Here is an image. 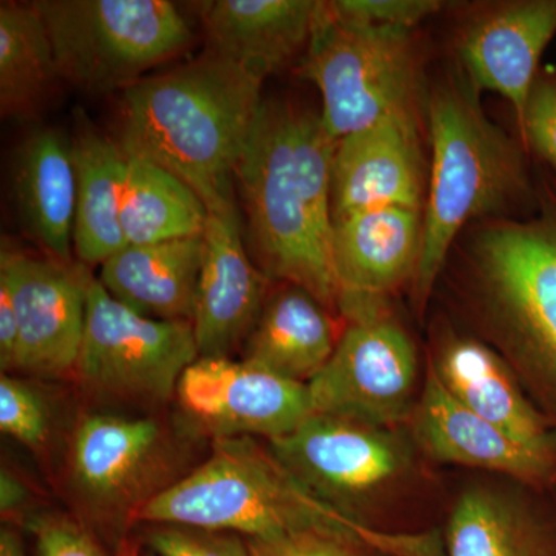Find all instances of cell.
Here are the masks:
<instances>
[{"mask_svg": "<svg viewBox=\"0 0 556 556\" xmlns=\"http://www.w3.org/2000/svg\"><path fill=\"white\" fill-rule=\"evenodd\" d=\"M0 556H27L20 532L11 526L0 529Z\"/></svg>", "mask_w": 556, "mask_h": 556, "instance_id": "36", "label": "cell"}, {"mask_svg": "<svg viewBox=\"0 0 556 556\" xmlns=\"http://www.w3.org/2000/svg\"><path fill=\"white\" fill-rule=\"evenodd\" d=\"M479 98L459 64L426 94L431 161L422 254L412 283L420 308L467 228L484 219L519 217L535 206L530 153L521 139L486 116Z\"/></svg>", "mask_w": 556, "mask_h": 556, "instance_id": "4", "label": "cell"}, {"mask_svg": "<svg viewBox=\"0 0 556 556\" xmlns=\"http://www.w3.org/2000/svg\"><path fill=\"white\" fill-rule=\"evenodd\" d=\"M193 331L200 357H229L266 302L268 277L247 251L237 201L208 208Z\"/></svg>", "mask_w": 556, "mask_h": 556, "instance_id": "16", "label": "cell"}, {"mask_svg": "<svg viewBox=\"0 0 556 556\" xmlns=\"http://www.w3.org/2000/svg\"><path fill=\"white\" fill-rule=\"evenodd\" d=\"M430 368L463 407L527 447L556 456V431L526 396L503 354L470 336L445 332Z\"/></svg>", "mask_w": 556, "mask_h": 556, "instance_id": "18", "label": "cell"}, {"mask_svg": "<svg viewBox=\"0 0 556 556\" xmlns=\"http://www.w3.org/2000/svg\"><path fill=\"white\" fill-rule=\"evenodd\" d=\"M175 452L155 419L91 413L70 447V478L100 521L126 527L153 497L175 484Z\"/></svg>", "mask_w": 556, "mask_h": 556, "instance_id": "10", "label": "cell"}, {"mask_svg": "<svg viewBox=\"0 0 556 556\" xmlns=\"http://www.w3.org/2000/svg\"><path fill=\"white\" fill-rule=\"evenodd\" d=\"M445 556H556V532L514 496L478 485L453 506Z\"/></svg>", "mask_w": 556, "mask_h": 556, "instance_id": "25", "label": "cell"}, {"mask_svg": "<svg viewBox=\"0 0 556 556\" xmlns=\"http://www.w3.org/2000/svg\"><path fill=\"white\" fill-rule=\"evenodd\" d=\"M13 193L25 230L51 258L70 265L76 215L72 139L54 129L31 131L14 155Z\"/></svg>", "mask_w": 556, "mask_h": 556, "instance_id": "22", "label": "cell"}, {"mask_svg": "<svg viewBox=\"0 0 556 556\" xmlns=\"http://www.w3.org/2000/svg\"><path fill=\"white\" fill-rule=\"evenodd\" d=\"M76 172L73 248L84 265H102L127 247L121 228V203L129 156L100 131L78 124L72 138Z\"/></svg>", "mask_w": 556, "mask_h": 556, "instance_id": "24", "label": "cell"}, {"mask_svg": "<svg viewBox=\"0 0 556 556\" xmlns=\"http://www.w3.org/2000/svg\"><path fill=\"white\" fill-rule=\"evenodd\" d=\"M329 3L332 11L345 20L405 30H415L420 22L450 5L441 0H336Z\"/></svg>", "mask_w": 556, "mask_h": 556, "instance_id": "32", "label": "cell"}, {"mask_svg": "<svg viewBox=\"0 0 556 556\" xmlns=\"http://www.w3.org/2000/svg\"><path fill=\"white\" fill-rule=\"evenodd\" d=\"M336 148L320 112L269 98L236 172L258 268L306 289L328 309L339 308L331 211Z\"/></svg>", "mask_w": 556, "mask_h": 556, "instance_id": "1", "label": "cell"}, {"mask_svg": "<svg viewBox=\"0 0 556 556\" xmlns=\"http://www.w3.org/2000/svg\"><path fill=\"white\" fill-rule=\"evenodd\" d=\"M427 188L422 116H387L339 139L332 161V223L368 208L424 211Z\"/></svg>", "mask_w": 556, "mask_h": 556, "instance_id": "15", "label": "cell"}, {"mask_svg": "<svg viewBox=\"0 0 556 556\" xmlns=\"http://www.w3.org/2000/svg\"><path fill=\"white\" fill-rule=\"evenodd\" d=\"M535 174V206L475 223L453 249L478 327L555 420L556 172Z\"/></svg>", "mask_w": 556, "mask_h": 556, "instance_id": "5", "label": "cell"}, {"mask_svg": "<svg viewBox=\"0 0 556 556\" xmlns=\"http://www.w3.org/2000/svg\"><path fill=\"white\" fill-rule=\"evenodd\" d=\"M50 408L40 391L10 375L0 378V431L30 450L50 438Z\"/></svg>", "mask_w": 556, "mask_h": 556, "instance_id": "28", "label": "cell"}, {"mask_svg": "<svg viewBox=\"0 0 556 556\" xmlns=\"http://www.w3.org/2000/svg\"><path fill=\"white\" fill-rule=\"evenodd\" d=\"M409 420L416 448L437 463L482 468L536 486L556 479V456L527 447L463 407L430 367Z\"/></svg>", "mask_w": 556, "mask_h": 556, "instance_id": "17", "label": "cell"}, {"mask_svg": "<svg viewBox=\"0 0 556 556\" xmlns=\"http://www.w3.org/2000/svg\"><path fill=\"white\" fill-rule=\"evenodd\" d=\"M20 324L9 283L0 277V367L9 375L16 369Z\"/></svg>", "mask_w": 556, "mask_h": 556, "instance_id": "34", "label": "cell"}, {"mask_svg": "<svg viewBox=\"0 0 556 556\" xmlns=\"http://www.w3.org/2000/svg\"><path fill=\"white\" fill-rule=\"evenodd\" d=\"M424 244V211L378 207L334 222L332 258L339 303L386 300L413 283Z\"/></svg>", "mask_w": 556, "mask_h": 556, "instance_id": "19", "label": "cell"}, {"mask_svg": "<svg viewBox=\"0 0 556 556\" xmlns=\"http://www.w3.org/2000/svg\"><path fill=\"white\" fill-rule=\"evenodd\" d=\"M200 357L190 321L144 317L113 299L98 278L87 291L86 329L76 371L105 396L166 402Z\"/></svg>", "mask_w": 556, "mask_h": 556, "instance_id": "9", "label": "cell"}, {"mask_svg": "<svg viewBox=\"0 0 556 556\" xmlns=\"http://www.w3.org/2000/svg\"><path fill=\"white\" fill-rule=\"evenodd\" d=\"M298 72L320 91L321 121L338 141L390 115L422 116L415 30L345 20L321 2Z\"/></svg>", "mask_w": 556, "mask_h": 556, "instance_id": "6", "label": "cell"}, {"mask_svg": "<svg viewBox=\"0 0 556 556\" xmlns=\"http://www.w3.org/2000/svg\"><path fill=\"white\" fill-rule=\"evenodd\" d=\"M556 36V0L479 3L457 33V64L471 86L510 104L517 134L541 58Z\"/></svg>", "mask_w": 556, "mask_h": 556, "instance_id": "14", "label": "cell"}, {"mask_svg": "<svg viewBox=\"0 0 556 556\" xmlns=\"http://www.w3.org/2000/svg\"><path fill=\"white\" fill-rule=\"evenodd\" d=\"M339 339L327 306L306 289L287 283L266 299L244 340L243 361L309 383L328 364Z\"/></svg>", "mask_w": 556, "mask_h": 556, "instance_id": "23", "label": "cell"}, {"mask_svg": "<svg viewBox=\"0 0 556 556\" xmlns=\"http://www.w3.org/2000/svg\"><path fill=\"white\" fill-rule=\"evenodd\" d=\"M61 79L91 93L135 86L192 43L167 0H38Z\"/></svg>", "mask_w": 556, "mask_h": 556, "instance_id": "7", "label": "cell"}, {"mask_svg": "<svg viewBox=\"0 0 556 556\" xmlns=\"http://www.w3.org/2000/svg\"><path fill=\"white\" fill-rule=\"evenodd\" d=\"M203 257V236L129 244L102 263L98 280L141 316L192 324Z\"/></svg>", "mask_w": 556, "mask_h": 556, "instance_id": "21", "label": "cell"}, {"mask_svg": "<svg viewBox=\"0 0 556 556\" xmlns=\"http://www.w3.org/2000/svg\"><path fill=\"white\" fill-rule=\"evenodd\" d=\"M412 441L394 428L314 413L294 433L268 445L311 492L364 519L357 508L412 467L416 447Z\"/></svg>", "mask_w": 556, "mask_h": 556, "instance_id": "11", "label": "cell"}, {"mask_svg": "<svg viewBox=\"0 0 556 556\" xmlns=\"http://www.w3.org/2000/svg\"><path fill=\"white\" fill-rule=\"evenodd\" d=\"M265 76L201 54L123 91L119 146L188 182L208 208L236 200L233 185L254 129Z\"/></svg>", "mask_w": 556, "mask_h": 556, "instance_id": "2", "label": "cell"}, {"mask_svg": "<svg viewBox=\"0 0 556 556\" xmlns=\"http://www.w3.org/2000/svg\"><path fill=\"white\" fill-rule=\"evenodd\" d=\"M0 277L9 283L17 324V371L61 376L76 369L91 280L84 268L3 249Z\"/></svg>", "mask_w": 556, "mask_h": 556, "instance_id": "13", "label": "cell"}, {"mask_svg": "<svg viewBox=\"0 0 556 556\" xmlns=\"http://www.w3.org/2000/svg\"><path fill=\"white\" fill-rule=\"evenodd\" d=\"M175 396L193 426L214 441H276L314 415L308 383L229 357L197 358L179 379Z\"/></svg>", "mask_w": 556, "mask_h": 556, "instance_id": "12", "label": "cell"}, {"mask_svg": "<svg viewBox=\"0 0 556 556\" xmlns=\"http://www.w3.org/2000/svg\"><path fill=\"white\" fill-rule=\"evenodd\" d=\"M116 556H142V554L137 541L124 538L118 544V548H116Z\"/></svg>", "mask_w": 556, "mask_h": 556, "instance_id": "37", "label": "cell"}, {"mask_svg": "<svg viewBox=\"0 0 556 556\" xmlns=\"http://www.w3.org/2000/svg\"><path fill=\"white\" fill-rule=\"evenodd\" d=\"M206 223V204L188 182L152 161L129 156L121 203L127 247L200 237Z\"/></svg>", "mask_w": 556, "mask_h": 556, "instance_id": "26", "label": "cell"}, {"mask_svg": "<svg viewBox=\"0 0 556 556\" xmlns=\"http://www.w3.org/2000/svg\"><path fill=\"white\" fill-rule=\"evenodd\" d=\"M30 490L9 468L0 470V514L2 518H17L27 507Z\"/></svg>", "mask_w": 556, "mask_h": 556, "instance_id": "35", "label": "cell"}, {"mask_svg": "<svg viewBox=\"0 0 556 556\" xmlns=\"http://www.w3.org/2000/svg\"><path fill=\"white\" fill-rule=\"evenodd\" d=\"M252 556H387L375 547L324 530H303L269 540H248Z\"/></svg>", "mask_w": 556, "mask_h": 556, "instance_id": "31", "label": "cell"}, {"mask_svg": "<svg viewBox=\"0 0 556 556\" xmlns=\"http://www.w3.org/2000/svg\"><path fill=\"white\" fill-rule=\"evenodd\" d=\"M318 0H217L201 5L207 51L262 76L302 60L316 28Z\"/></svg>", "mask_w": 556, "mask_h": 556, "instance_id": "20", "label": "cell"}, {"mask_svg": "<svg viewBox=\"0 0 556 556\" xmlns=\"http://www.w3.org/2000/svg\"><path fill=\"white\" fill-rule=\"evenodd\" d=\"M339 311L346 328L308 383L314 413L394 428L416 407V348L386 300L342 303Z\"/></svg>", "mask_w": 556, "mask_h": 556, "instance_id": "8", "label": "cell"}, {"mask_svg": "<svg viewBox=\"0 0 556 556\" xmlns=\"http://www.w3.org/2000/svg\"><path fill=\"white\" fill-rule=\"evenodd\" d=\"M144 543L155 556H252L247 538L200 527L149 526Z\"/></svg>", "mask_w": 556, "mask_h": 556, "instance_id": "29", "label": "cell"}, {"mask_svg": "<svg viewBox=\"0 0 556 556\" xmlns=\"http://www.w3.org/2000/svg\"><path fill=\"white\" fill-rule=\"evenodd\" d=\"M134 525L200 527L247 540L324 530L387 556H445L437 532H390L331 506L255 438L212 442L207 459L146 504Z\"/></svg>", "mask_w": 556, "mask_h": 556, "instance_id": "3", "label": "cell"}, {"mask_svg": "<svg viewBox=\"0 0 556 556\" xmlns=\"http://www.w3.org/2000/svg\"><path fill=\"white\" fill-rule=\"evenodd\" d=\"M527 152L556 172V67H541L518 131Z\"/></svg>", "mask_w": 556, "mask_h": 556, "instance_id": "30", "label": "cell"}, {"mask_svg": "<svg viewBox=\"0 0 556 556\" xmlns=\"http://www.w3.org/2000/svg\"><path fill=\"white\" fill-rule=\"evenodd\" d=\"M61 79L46 22L35 2L0 3V110L30 116Z\"/></svg>", "mask_w": 556, "mask_h": 556, "instance_id": "27", "label": "cell"}, {"mask_svg": "<svg viewBox=\"0 0 556 556\" xmlns=\"http://www.w3.org/2000/svg\"><path fill=\"white\" fill-rule=\"evenodd\" d=\"M38 556H109L93 530L67 515L46 514L27 519Z\"/></svg>", "mask_w": 556, "mask_h": 556, "instance_id": "33", "label": "cell"}, {"mask_svg": "<svg viewBox=\"0 0 556 556\" xmlns=\"http://www.w3.org/2000/svg\"><path fill=\"white\" fill-rule=\"evenodd\" d=\"M142 556H155V555L150 554V552L148 551V552H146V554H144V555H142Z\"/></svg>", "mask_w": 556, "mask_h": 556, "instance_id": "38", "label": "cell"}]
</instances>
